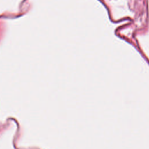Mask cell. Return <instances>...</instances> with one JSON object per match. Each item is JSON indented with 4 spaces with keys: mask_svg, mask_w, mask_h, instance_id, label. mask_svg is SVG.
<instances>
[]
</instances>
